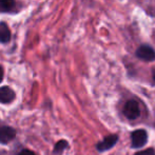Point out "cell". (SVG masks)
<instances>
[{
  "mask_svg": "<svg viewBox=\"0 0 155 155\" xmlns=\"http://www.w3.org/2000/svg\"><path fill=\"white\" fill-rule=\"evenodd\" d=\"M124 115L130 120H134V119L138 118L140 116V110H139V104L136 100L131 99L126 102L124 107Z\"/></svg>",
  "mask_w": 155,
  "mask_h": 155,
  "instance_id": "cell-1",
  "label": "cell"
},
{
  "mask_svg": "<svg viewBox=\"0 0 155 155\" xmlns=\"http://www.w3.org/2000/svg\"><path fill=\"white\" fill-rule=\"evenodd\" d=\"M148 143V134L146 130L143 129H138L132 132L131 134V146L133 149L141 148Z\"/></svg>",
  "mask_w": 155,
  "mask_h": 155,
  "instance_id": "cell-2",
  "label": "cell"
},
{
  "mask_svg": "<svg viewBox=\"0 0 155 155\" xmlns=\"http://www.w3.org/2000/svg\"><path fill=\"white\" fill-rule=\"evenodd\" d=\"M136 56L140 60L143 61H154L155 60V51L152 49V47L148 45H143L138 47L136 50Z\"/></svg>",
  "mask_w": 155,
  "mask_h": 155,
  "instance_id": "cell-3",
  "label": "cell"
},
{
  "mask_svg": "<svg viewBox=\"0 0 155 155\" xmlns=\"http://www.w3.org/2000/svg\"><path fill=\"white\" fill-rule=\"evenodd\" d=\"M117 141H118V136L116 134L109 135L96 145V149H97L98 152H106L108 150L112 149L117 143Z\"/></svg>",
  "mask_w": 155,
  "mask_h": 155,
  "instance_id": "cell-4",
  "label": "cell"
},
{
  "mask_svg": "<svg viewBox=\"0 0 155 155\" xmlns=\"http://www.w3.org/2000/svg\"><path fill=\"white\" fill-rule=\"evenodd\" d=\"M16 136V131L12 127H1L0 128V143H8Z\"/></svg>",
  "mask_w": 155,
  "mask_h": 155,
  "instance_id": "cell-5",
  "label": "cell"
},
{
  "mask_svg": "<svg viewBox=\"0 0 155 155\" xmlns=\"http://www.w3.org/2000/svg\"><path fill=\"white\" fill-rule=\"evenodd\" d=\"M16 97V94L10 87L4 86L0 88V104H11Z\"/></svg>",
  "mask_w": 155,
  "mask_h": 155,
  "instance_id": "cell-6",
  "label": "cell"
},
{
  "mask_svg": "<svg viewBox=\"0 0 155 155\" xmlns=\"http://www.w3.org/2000/svg\"><path fill=\"white\" fill-rule=\"evenodd\" d=\"M12 39V33H11L10 27L4 21H0V43L6 45Z\"/></svg>",
  "mask_w": 155,
  "mask_h": 155,
  "instance_id": "cell-7",
  "label": "cell"
},
{
  "mask_svg": "<svg viewBox=\"0 0 155 155\" xmlns=\"http://www.w3.org/2000/svg\"><path fill=\"white\" fill-rule=\"evenodd\" d=\"M16 11L15 0H0V13L1 14H12Z\"/></svg>",
  "mask_w": 155,
  "mask_h": 155,
  "instance_id": "cell-8",
  "label": "cell"
},
{
  "mask_svg": "<svg viewBox=\"0 0 155 155\" xmlns=\"http://www.w3.org/2000/svg\"><path fill=\"white\" fill-rule=\"evenodd\" d=\"M68 147H69V143H68V141L64 140V139H61V140L58 141V143L55 145V147H54V154L62 153V152L64 151Z\"/></svg>",
  "mask_w": 155,
  "mask_h": 155,
  "instance_id": "cell-9",
  "label": "cell"
},
{
  "mask_svg": "<svg viewBox=\"0 0 155 155\" xmlns=\"http://www.w3.org/2000/svg\"><path fill=\"white\" fill-rule=\"evenodd\" d=\"M135 155H155V151L153 149H147V150H143V151H139L137 152Z\"/></svg>",
  "mask_w": 155,
  "mask_h": 155,
  "instance_id": "cell-10",
  "label": "cell"
},
{
  "mask_svg": "<svg viewBox=\"0 0 155 155\" xmlns=\"http://www.w3.org/2000/svg\"><path fill=\"white\" fill-rule=\"evenodd\" d=\"M18 155H36V154H35L33 151H31V150L25 149V150H22V151H21Z\"/></svg>",
  "mask_w": 155,
  "mask_h": 155,
  "instance_id": "cell-11",
  "label": "cell"
},
{
  "mask_svg": "<svg viewBox=\"0 0 155 155\" xmlns=\"http://www.w3.org/2000/svg\"><path fill=\"white\" fill-rule=\"evenodd\" d=\"M3 76H4V70H3V67L0 64V84H1L2 80H3Z\"/></svg>",
  "mask_w": 155,
  "mask_h": 155,
  "instance_id": "cell-12",
  "label": "cell"
},
{
  "mask_svg": "<svg viewBox=\"0 0 155 155\" xmlns=\"http://www.w3.org/2000/svg\"><path fill=\"white\" fill-rule=\"evenodd\" d=\"M152 77H153V80H154V82H155V69L153 70V74H152Z\"/></svg>",
  "mask_w": 155,
  "mask_h": 155,
  "instance_id": "cell-13",
  "label": "cell"
}]
</instances>
